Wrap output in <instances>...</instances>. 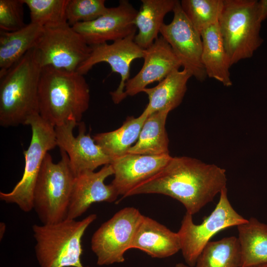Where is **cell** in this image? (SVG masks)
<instances>
[{
  "label": "cell",
  "instance_id": "obj_1",
  "mask_svg": "<svg viewBox=\"0 0 267 267\" xmlns=\"http://www.w3.org/2000/svg\"><path fill=\"white\" fill-rule=\"evenodd\" d=\"M225 170L195 158L172 157L156 175L141 183L126 197L161 194L180 202L186 213H197L226 187Z\"/></svg>",
  "mask_w": 267,
  "mask_h": 267
},
{
  "label": "cell",
  "instance_id": "obj_2",
  "mask_svg": "<svg viewBox=\"0 0 267 267\" xmlns=\"http://www.w3.org/2000/svg\"><path fill=\"white\" fill-rule=\"evenodd\" d=\"M84 75L51 66L42 68L38 91L39 114L55 127L81 122L88 109L90 89Z\"/></svg>",
  "mask_w": 267,
  "mask_h": 267
},
{
  "label": "cell",
  "instance_id": "obj_3",
  "mask_svg": "<svg viewBox=\"0 0 267 267\" xmlns=\"http://www.w3.org/2000/svg\"><path fill=\"white\" fill-rule=\"evenodd\" d=\"M42 66L35 47L0 75V125H26L39 114L38 91Z\"/></svg>",
  "mask_w": 267,
  "mask_h": 267
},
{
  "label": "cell",
  "instance_id": "obj_4",
  "mask_svg": "<svg viewBox=\"0 0 267 267\" xmlns=\"http://www.w3.org/2000/svg\"><path fill=\"white\" fill-rule=\"evenodd\" d=\"M90 214L81 221L66 219L32 226L35 250L40 267H86L81 262L82 239L96 219Z\"/></svg>",
  "mask_w": 267,
  "mask_h": 267
},
{
  "label": "cell",
  "instance_id": "obj_5",
  "mask_svg": "<svg viewBox=\"0 0 267 267\" xmlns=\"http://www.w3.org/2000/svg\"><path fill=\"white\" fill-rule=\"evenodd\" d=\"M262 22L257 0H223L219 25L230 67L251 58L261 45Z\"/></svg>",
  "mask_w": 267,
  "mask_h": 267
},
{
  "label": "cell",
  "instance_id": "obj_6",
  "mask_svg": "<svg viewBox=\"0 0 267 267\" xmlns=\"http://www.w3.org/2000/svg\"><path fill=\"white\" fill-rule=\"evenodd\" d=\"M60 150L61 157L57 163L48 152L45 155L34 190L33 209L43 224L66 219L75 176L67 154Z\"/></svg>",
  "mask_w": 267,
  "mask_h": 267
},
{
  "label": "cell",
  "instance_id": "obj_7",
  "mask_svg": "<svg viewBox=\"0 0 267 267\" xmlns=\"http://www.w3.org/2000/svg\"><path fill=\"white\" fill-rule=\"evenodd\" d=\"M31 128L30 145L24 151L25 167L21 179L9 192H0L1 200L13 203L25 212L33 209V193L43 160L56 145L55 128L36 114L27 120Z\"/></svg>",
  "mask_w": 267,
  "mask_h": 267
},
{
  "label": "cell",
  "instance_id": "obj_8",
  "mask_svg": "<svg viewBox=\"0 0 267 267\" xmlns=\"http://www.w3.org/2000/svg\"><path fill=\"white\" fill-rule=\"evenodd\" d=\"M226 187L220 193L219 202L211 214L201 224H196L192 215L186 213L178 232L182 254L188 266L195 267L202 250L210 239L220 231L243 223L247 219L232 207L227 197Z\"/></svg>",
  "mask_w": 267,
  "mask_h": 267
},
{
  "label": "cell",
  "instance_id": "obj_9",
  "mask_svg": "<svg viewBox=\"0 0 267 267\" xmlns=\"http://www.w3.org/2000/svg\"><path fill=\"white\" fill-rule=\"evenodd\" d=\"M35 48L42 67L49 66L72 72H77L91 50L68 23L44 27Z\"/></svg>",
  "mask_w": 267,
  "mask_h": 267
},
{
  "label": "cell",
  "instance_id": "obj_10",
  "mask_svg": "<svg viewBox=\"0 0 267 267\" xmlns=\"http://www.w3.org/2000/svg\"><path fill=\"white\" fill-rule=\"evenodd\" d=\"M143 215L134 207H126L115 213L93 234L91 248L99 266L122 263L131 245Z\"/></svg>",
  "mask_w": 267,
  "mask_h": 267
},
{
  "label": "cell",
  "instance_id": "obj_11",
  "mask_svg": "<svg viewBox=\"0 0 267 267\" xmlns=\"http://www.w3.org/2000/svg\"><path fill=\"white\" fill-rule=\"evenodd\" d=\"M174 17L168 24L164 23L160 33L171 46L183 69L200 82L207 77L202 61V41L183 11L179 0L174 9Z\"/></svg>",
  "mask_w": 267,
  "mask_h": 267
},
{
  "label": "cell",
  "instance_id": "obj_12",
  "mask_svg": "<svg viewBox=\"0 0 267 267\" xmlns=\"http://www.w3.org/2000/svg\"><path fill=\"white\" fill-rule=\"evenodd\" d=\"M54 128L56 145L67 154L75 177L111 164L112 159L95 143L89 133L86 134L83 122L69 121Z\"/></svg>",
  "mask_w": 267,
  "mask_h": 267
},
{
  "label": "cell",
  "instance_id": "obj_13",
  "mask_svg": "<svg viewBox=\"0 0 267 267\" xmlns=\"http://www.w3.org/2000/svg\"><path fill=\"white\" fill-rule=\"evenodd\" d=\"M135 34L124 39L91 46L89 57L80 66L77 72L85 75L95 64L106 62L110 66L112 71L119 74L121 81L117 89L110 94L113 102L118 104L127 96L125 86L130 79L131 64L135 59L143 58L144 49L134 41Z\"/></svg>",
  "mask_w": 267,
  "mask_h": 267
},
{
  "label": "cell",
  "instance_id": "obj_14",
  "mask_svg": "<svg viewBox=\"0 0 267 267\" xmlns=\"http://www.w3.org/2000/svg\"><path fill=\"white\" fill-rule=\"evenodd\" d=\"M138 10L127 0H120L118 6L108 8L97 19L80 22L72 26L90 46L124 39L135 34V20Z\"/></svg>",
  "mask_w": 267,
  "mask_h": 267
},
{
  "label": "cell",
  "instance_id": "obj_15",
  "mask_svg": "<svg viewBox=\"0 0 267 267\" xmlns=\"http://www.w3.org/2000/svg\"><path fill=\"white\" fill-rule=\"evenodd\" d=\"M113 174L112 167L108 164L98 172L87 171L75 177L66 219L76 220L94 203L116 200L119 195L116 189L111 183L104 182Z\"/></svg>",
  "mask_w": 267,
  "mask_h": 267
},
{
  "label": "cell",
  "instance_id": "obj_16",
  "mask_svg": "<svg viewBox=\"0 0 267 267\" xmlns=\"http://www.w3.org/2000/svg\"><path fill=\"white\" fill-rule=\"evenodd\" d=\"M143 58L144 62L140 71L125 84L126 96L142 92L149 84L161 82L181 66L171 46L162 36L144 49Z\"/></svg>",
  "mask_w": 267,
  "mask_h": 267
},
{
  "label": "cell",
  "instance_id": "obj_17",
  "mask_svg": "<svg viewBox=\"0 0 267 267\" xmlns=\"http://www.w3.org/2000/svg\"><path fill=\"white\" fill-rule=\"evenodd\" d=\"M172 156L127 153L112 159L110 164L114 175L111 184L119 195L126 197L134 188L159 173Z\"/></svg>",
  "mask_w": 267,
  "mask_h": 267
},
{
  "label": "cell",
  "instance_id": "obj_18",
  "mask_svg": "<svg viewBox=\"0 0 267 267\" xmlns=\"http://www.w3.org/2000/svg\"><path fill=\"white\" fill-rule=\"evenodd\" d=\"M153 258L170 257L181 249L178 232L171 231L155 220L143 215L131 245Z\"/></svg>",
  "mask_w": 267,
  "mask_h": 267
},
{
  "label": "cell",
  "instance_id": "obj_19",
  "mask_svg": "<svg viewBox=\"0 0 267 267\" xmlns=\"http://www.w3.org/2000/svg\"><path fill=\"white\" fill-rule=\"evenodd\" d=\"M192 77L186 69L175 70L155 87L145 88L142 92L149 102L144 110L149 115L161 110L171 111L181 103L187 90V83Z\"/></svg>",
  "mask_w": 267,
  "mask_h": 267
},
{
  "label": "cell",
  "instance_id": "obj_20",
  "mask_svg": "<svg viewBox=\"0 0 267 267\" xmlns=\"http://www.w3.org/2000/svg\"><path fill=\"white\" fill-rule=\"evenodd\" d=\"M202 61L207 76L225 87H230V67L220 32L219 22L203 30Z\"/></svg>",
  "mask_w": 267,
  "mask_h": 267
},
{
  "label": "cell",
  "instance_id": "obj_21",
  "mask_svg": "<svg viewBox=\"0 0 267 267\" xmlns=\"http://www.w3.org/2000/svg\"><path fill=\"white\" fill-rule=\"evenodd\" d=\"M43 31V27L31 22L16 31L0 30V75L36 46Z\"/></svg>",
  "mask_w": 267,
  "mask_h": 267
},
{
  "label": "cell",
  "instance_id": "obj_22",
  "mask_svg": "<svg viewBox=\"0 0 267 267\" xmlns=\"http://www.w3.org/2000/svg\"><path fill=\"white\" fill-rule=\"evenodd\" d=\"M142 5L138 10L135 24L138 30L134 41L140 47L146 49L158 38L164 23V18L173 11L176 0H141Z\"/></svg>",
  "mask_w": 267,
  "mask_h": 267
},
{
  "label": "cell",
  "instance_id": "obj_23",
  "mask_svg": "<svg viewBox=\"0 0 267 267\" xmlns=\"http://www.w3.org/2000/svg\"><path fill=\"white\" fill-rule=\"evenodd\" d=\"M237 227L241 253L240 267L267 264V224L252 217Z\"/></svg>",
  "mask_w": 267,
  "mask_h": 267
},
{
  "label": "cell",
  "instance_id": "obj_24",
  "mask_svg": "<svg viewBox=\"0 0 267 267\" xmlns=\"http://www.w3.org/2000/svg\"><path fill=\"white\" fill-rule=\"evenodd\" d=\"M169 112L161 110L149 115L136 142L127 153L151 156L169 154V140L165 128Z\"/></svg>",
  "mask_w": 267,
  "mask_h": 267
},
{
  "label": "cell",
  "instance_id": "obj_25",
  "mask_svg": "<svg viewBox=\"0 0 267 267\" xmlns=\"http://www.w3.org/2000/svg\"><path fill=\"white\" fill-rule=\"evenodd\" d=\"M148 116V113L144 110L138 117H128L119 128L96 134L92 138L112 159L122 156L126 154L133 143L136 142Z\"/></svg>",
  "mask_w": 267,
  "mask_h": 267
},
{
  "label": "cell",
  "instance_id": "obj_26",
  "mask_svg": "<svg viewBox=\"0 0 267 267\" xmlns=\"http://www.w3.org/2000/svg\"><path fill=\"white\" fill-rule=\"evenodd\" d=\"M241 253L237 237L210 241L199 255L195 267H240Z\"/></svg>",
  "mask_w": 267,
  "mask_h": 267
},
{
  "label": "cell",
  "instance_id": "obj_27",
  "mask_svg": "<svg viewBox=\"0 0 267 267\" xmlns=\"http://www.w3.org/2000/svg\"><path fill=\"white\" fill-rule=\"evenodd\" d=\"M180 2L187 18L200 34L219 22L223 0H182Z\"/></svg>",
  "mask_w": 267,
  "mask_h": 267
},
{
  "label": "cell",
  "instance_id": "obj_28",
  "mask_svg": "<svg viewBox=\"0 0 267 267\" xmlns=\"http://www.w3.org/2000/svg\"><path fill=\"white\" fill-rule=\"evenodd\" d=\"M28 7L31 23L43 27L67 23L66 9L68 0H23Z\"/></svg>",
  "mask_w": 267,
  "mask_h": 267
},
{
  "label": "cell",
  "instance_id": "obj_29",
  "mask_svg": "<svg viewBox=\"0 0 267 267\" xmlns=\"http://www.w3.org/2000/svg\"><path fill=\"white\" fill-rule=\"evenodd\" d=\"M104 0H68L66 17L68 24L73 26L80 22L94 20L108 10Z\"/></svg>",
  "mask_w": 267,
  "mask_h": 267
},
{
  "label": "cell",
  "instance_id": "obj_30",
  "mask_svg": "<svg viewBox=\"0 0 267 267\" xmlns=\"http://www.w3.org/2000/svg\"><path fill=\"white\" fill-rule=\"evenodd\" d=\"M23 0H0V29L6 32L19 30L24 22Z\"/></svg>",
  "mask_w": 267,
  "mask_h": 267
},
{
  "label": "cell",
  "instance_id": "obj_31",
  "mask_svg": "<svg viewBox=\"0 0 267 267\" xmlns=\"http://www.w3.org/2000/svg\"><path fill=\"white\" fill-rule=\"evenodd\" d=\"M258 9L260 19L263 22L267 18V0L258 1Z\"/></svg>",
  "mask_w": 267,
  "mask_h": 267
},
{
  "label": "cell",
  "instance_id": "obj_32",
  "mask_svg": "<svg viewBox=\"0 0 267 267\" xmlns=\"http://www.w3.org/2000/svg\"><path fill=\"white\" fill-rule=\"evenodd\" d=\"M0 225L2 226V228L0 226V231L2 230V232H0V237L1 238L2 236H3V235L4 234V231H3V230H5V225L3 223H0Z\"/></svg>",
  "mask_w": 267,
  "mask_h": 267
},
{
  "label": "cell",
  "instance_id": "obj_33",
  "mask_svg": "<svg viewBox=\"0 0 267 267\" xmlns=\"http://www.w3.org/2000/svg\"><path fill=\"white\" fill-rule=\"evenodd\" d=\"M174 267H191L187 265H185L183 263L177 264Z\"/></svg>",
  "mask_w": 267,
  "mask_h": 267
},
{
  "label": "cell",
  "instance_id": "obj_34",
  "mask_svg": "<svg viewBox=\"0 0 267 267\" xmlns=\"http://www.w3.org/2000/svg\"><path fill=\"white\" fill-rule=\"evenodd\" d=\"M252 267H267V264L258 265V266Z\"/></svg>",
  "mask_w": 267,
  "mask_h": 267
}]
</instances>
